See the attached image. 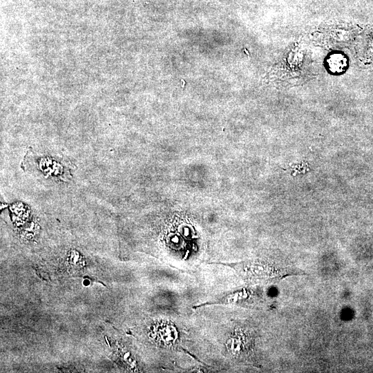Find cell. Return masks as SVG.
<instances>
[{"mask_svg": "<svg viewBox=\"0 0 373 373\" xmlns=\"http://www.w3.org/2000/svg\"><path fill=\"white\" fill-rule=\"evenodd\" d=\"M231 266L249 283H275L289 276L305 274L303 270L293 267L262 261H246Z\"/></svg>", "mask_w": 373, "mask_h": 373, "instance_id": "2", "label": "cell"}, {"mask_svg": "<svg viewBox=\"0 0 373 373\" xmlns=\"http://www.w3.org/2000/svg\"><path fill=\"white\" fill-rule=\"evenodd\" d=\"M20 166L26 173L64 182L72 180V171L75 169L68 161L36 153L30 148L26 151Z\"/></svg>", "mask_w": 373, "mask_h": 373, "instance_id": "1", "label": "cell"}, {"mask_svg": "<svg viewBox=\"0 0 373 373\" xmlns=\"http://www.w3.org/2000/svg\"><path fill=\"white\" fill-rule=\"evenodd\" d=\"M327 61L329 67L333 73H341L347 66L345 57L341 54L331 55Z\"/></svg>", "mask_w": 373, "mask_h": 373, "instance_id": "3", "label": "cell"}]
</instances>
